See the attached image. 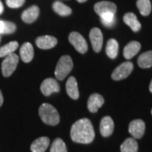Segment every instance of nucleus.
Returning a JSON list of instances; mask_svg holds the SVG:
<instances>
[{
  "label": "nucleus",
  "mask_w": 152,
  "mask_h": 152,
  "mask_svg": "<svg viewBox=\"0 0 152 152\" xmlns=\"http://www.w3.org/2000/svg\"><path fill=\"white\" fill-rule=\"evenodd\" d=\"M94 130L90 119L82 118L72 125L71 137L73 142L80 144H90L94 140Z\"/></svg>",
  "instance_id": "nucleus-1"
},
{
  "label": "nucleus",
  "mask_w": 152,
  "mask_h": 152,
  "mask_svg": "<svg viewBox=\"0 0 152 152\" xmlns=\"http://www.w3.org/2000/svg\"><path fill=\"white\" fill-rule=\"evenodd\" d=\"M39 115L42 121L49 125H56L60 121V116L57 110L51 104H42L39 108Z\"/></svg>",
  "instance_id": "nucleus-2"
},
{
  "label": "nucleus",
  "mask_w": 152,
  "mask_h": 152,
  "mask_svg": "<svg viewBox=\"0 0 152 152\" xmlns=\"http://www.w3.org/2000/svg\"><path fill=\"white\" fill-rule=\"evenodd\" d=\"M73 67V63L71 57L68 55L63 56L58 60L55 69V76L58 80H63L70 72L72 71Z\"/></svg>",
  "instance_id": "nucleus-3"
},
{
  "label": "nucleus",
  "mask_w": 152,
  "mask_h": 152,
  "mask_svg": "<svg viewBox=\"0 0 152 152\" xmlns=\"http://www.w3.org/2000/svg\"><path fill=\"white\" fill-rule=\"evenodd\" d=\"M18 56L14 53L5 57L1 64V71L4 77H9L14 73L18 65Z\"/></svg>",
  "instance_id": "nucleus-4"
},
{
  "label": "nucleus",
  "mask_w": 152,
  "mask_h": 152,
  "mask_svg": "<svg viewBox=\"0 0 152 152\" xmlns=\"http://www.w3.org/2000/svg\"><path fill=\"white\" fill-rule=\"evenodd\" d=\"M133 64L130 61H126L121 64V65L114 70L111 75L112 79L114 80H121L126 78L133 70Z\"/></svg>",
  "instance_id": "nucleus-5"
},
{
  "label": "nucleus",
  "mask_w": 152,
  "mask_h": 152,
  "mask_svg": "<svg viewBox=\"0 0 152 152\" xmlns=\"http://www.w3.org/2000/svg\"><path fill=\"white\" fill-rule=\"evenodd\" d=\"M68 40L77 52L85 54L87 52L88 47L84 37L77 32H72L68 37Z\"/></svg>",
  "instance_id": "nucleus-6"
},
{
  "label": "nucleus",
  "mask_w": 152,
  "mask_h": 152,
  "mask_svg": "<svg viewBox=\"0 0 152 152\" xmlns=\"http://www.w3.org/2000/svg\"><path fill=\"white\" fill-rule=\"evenodd\" d=\"M41 92L45 96H49L54 92H58L60 91V86L56 80L52 77L45 79L42 83L40 86Z\"/></svg>",
  "instance_id": "nucleus-7"
},
{
  "label": "nucleus",
  "mask_w": 152,
  "mask_h": 152,
  "mask_svg": "<svg viewBox=\"0 0 152 152\" xmlns=\"http://www.w3.org/2000/svg\"><path fill=\"white\" fill-rule=\"evenodd\" d=\"M145 132V123L141 119L132 121L129 125V132L134 138L140 139Z\"/></svg>",
  "instance_id": "nucleus-8"
},
{
  "label": "nucleus",
  "mask_w": 152,
  "mask_h": 152,
  "mask_svg": "<svg viewBox=\"0 0 152 152\" xmlns=\"http://www.w3.org/2000/svg\"><path fill=\"white\" fill-rule=\"evenodd\" d=\"M90 39L94 52H99L103 45V35L100 29L93 28L90 30Z\"/></svg>",
  "instance_id": "nucleus-9"
},
{
  "label": "nucleus",
  "mask_w": 152,
  "mask_h": 152,
  "mask_svg": "<svg viewBox=\"0 0 152 152\" xmlns=\"http://www.w3.org/2000/svg\"><path fill=\"white\" fill-rule=\"evenodd\" d=\"M94 11L99 16H102V14L106 13H112L115 14L117 11V7L115 4L111 1H99L94 5Z\"/></svg>",
  "instance_id": "nucleus-10"
},
{
  "label": "nucleus",
  "mask_w": 152,
  "mask_h": 152,
  "mask_svg": "<svg viewBox=\"0 0 152 152\" xmlns=\"http://www.w3.org/2000/svg\"><path fill=\"white\" fill-rule=\"evenodd\" d=\"M104 103V99L102 95L96 94H92L89 98L87 102V108L91 113H96L99 108L102 107Z\"/></svg>",
  "instance_id": "nucleus-11"
},
{
  "label": "nucleus",
  "mask_w": 152,
  "mask_h": 152,
  "mask_svg": "<svg viewBox=\"0 0 152 152\" xmlns=\"http://www.w3.org/2000/svg\"><path fill=\"white\" fill-rule=\"evenodd\" d=\"M36 45L42 49H49L54 47L57 44V39L53 36H41L36 39Z\"/></svg>",
  "instance_id": "nucleus-12"
},
{
  "label": "nucleus",
  "mask_w": 152,
  "mask_h": 152,
  "mask_svg": "<svg viewBox=\"0 0 152 152\" xmlns=\"http://www.w3.org/2000/svg\"><path fill=\"white\" fill-rule=\"evenodd\" d=\"M114 130V123L110 116H104L100 123V132L105 137L111 135Z\"/></svg>",
  "instance_id": "nucleus-13"
},
{
  "label": "nucleus",
  "mask_w": 152,
  "mask_h": 152,
  "mask_svg": "<svg viewBox=\"0 0 152 152\" xmlns=\"http://www.w3.org/2000/svg\"><path fill=\"white\" fill-rule=\"evenodd\" d=\"M39 14V9L37 6L34 5L25 10L23 12L21 18L26 23H32L36 20Z\"/></svg>",
  "instance_id": "nucleus-14"
},
{
  "label": "nucleus",
  "mask_w": 152,
  "mask_h": 152,
  "mask_svg": "<svg viewBox=\"0 0 152 152\" xmlns=\"http://www.w3.org/2000/svg\"><path fill=\"white\" fill-rule=\"evenodd\" d=\"M66 92L68 96L73 99H77L79 98V90L77 87V80L73 76H71L66 82Z\"/></svg>",
  "instance_id": "nucleus-15"
},
{
  "label": "nucleus",
  "mask_w": 152,
  "mask_h": 152,
  "mask_svg": "<svg viewBox=\"0 0 152 152\" xmlns=\"http://www.w3.org/2000/svg\"><path fill=\"white\" fill-rule=\"evenodd\" d=\"M50 140L47 137H41L35 140L31 146L30 149L32 152H45L49 145Z\"/></svg>",
  "instance_id": "nucleus-16"
},
{
  "label": "nucleus",
  "mask_w": 152,
  "mask_h": 152,
  "mask_svg": "<svg viewBox=\"0 0 152 152\" xmlns=\"http://www.w3.org/2000/svg\"><path fill=\"white\" fill-rule=\"evenodd\" d=\"M141 49V45L137 41H132L125 46L123 50V55L126 59H131Z\"/></svg>",
  "instance_id": "nucleus-17"
},
{
  "label": "nucleus",
  "mask_w": 152,
  "mask_h": 152,
  "mask_svg": "<svg viewBox=\"0 0 152 152\" xmlns=\"http://www.w3.org/2000/svg\"><path fill=\"white\" fill-rule=\"evenodd\" d=\"M20 55L22 61L25 63H29L33 60L34 49L33 45L29 42H26L22 45L20 49Z\"/></svg>",
  "instance_id": "nucleus-18"
},
{
  "label": "nucleus",
  "mask_w": 152,
  "mask_h": 152,
  "mask_svg": "<svg viewBox=\"0 0 152 152\" xmlns=\"http://www.w3.org/2000/svg\"><path fill=\"white\" fill-rule=\"evenodd\" d=\"M123 20H124L125 23L128 25L129 27L132 30V31L138 32L141 29V24L137 20L136 15L133 13H127L126 14H125L124 17H123Z\"/></svg>",
  "instance_id": "nucleus-19"
},
{
  "label": "nucleus",
  "mask_w": 152,
  "mask_h": 152,
  "mask_svg": "<svg viewBox=\"0 0 152 152\" xmlns=\"http://www.w3.org/2000/svg\"><path fill=\"white\" fill-rule=\"evenodd\" d=\"M106 52L110 58H116L118 54V43L115 39H110L107 42L106 47Z\"/></svg>",
  "instance_id": "nucleus-20"
},
{
  "label": "nucleus",
  "mask_w": 152,
  "mask_h": 152,
  "mask_svg": "<svg viewBox=\"0 0 152 152\" xmlns=\"http://www.w3.org/2000/svg\"><path fill=\"white\" fill-rule=\"evenodd\" d=\"M138 65L142 68L152 67V51H148L139 56Z\"/></svg>",
  "instance_id": "nucleus-21"
},
{
  "label": "nucleus",
  "mask_w": 152,
  "mask_h": 152,
  "mask_svg": "<svg viewBox=\"0 0 152 152\" xmlns=\"http://www.w3.org/2000/svg\"><path fill=\"white\" fill-rule=\"evenodd\" d=\"M121 152H137V142L133 138L126 139L121 144Z\"/></svg>",
  "instance_id": "nucleus-22"
},
{
  "label": "nucleus",
  "mask_w": 152,
  "mask_h": 152,
  "mask_svg": "<svg viewBox=\"0 0 152 152\" xmlns=\"http://www.w3.org/2000/svg\"><path fill=\"white\" fill-rule=\"evenodd\" d=\"M52 7L55 12L61 16H69L72 13V9L61 1H55L53 4Z\"/></svg>",
  "instance_id": "nucleus-23"
},
{
  "label": "nucleus",
  "mask_w": 152,
  "mask_h": 152,
  "mask_svg": "<svg viewBox=\"0 0 152 152\" xmlns=\"http://www.w3.org/2000/svg\"><path fill=\"white\" fill-rule=\"evenodd\" d=\"M18 43L16 41L10 42L7 45L0 47V58L13 54L18 49Z\"/></svg>",
  "instance_id": "nucleus-24"
},
{
  "label": "nucleus",
  "mask_w": 152,
  "mask_h": 152,
  "mask_svg": "<svg viewBox=\"0 0 152 152\" xmlns=\"http://www.w3.org/2000/svg\"><path fill=\"white\" fill-rule=\"evenodd\" d=\"M137 7L142 16H147L151 11V5L149 0H137Z\"/></svg>",
  "instance_id": "nucleus-25"
},
{
  "label": "nucleus",
  "mask_w": 152,
  "mask_h": 152,
  "mask_svg": "<svg viewBox=\"0 0 152 152\" xmlns=\"http://www.w3.org/2000/svg\"><path fill=\"white\" fill-rule=\"evenodd\" d=\"M16 30V26L14 23L0 20V35L14 33Z\"/></svg>",
  "instance_id": "nucleus-26"
},
{
  "label": "nucleus",
  "mask_w": 152,
  "mask_h": 152,
  "mask_svg": "<svg viewBox=\"0 0 152 152\" xmlns=\"http://www.w3.org/2000/svg\"><path fill=\"white\" fill-rule=\"evenodd\" d=\"M50 152H68L65 142L61 139L56 138L52 142Z\"/></svg>",
  "instance_id": "nucleus-27"
},
{
  "label": "nucleus",
  "mask_w": 152,
  "mask_h": 152,
  "mask_svg": "<svg viewBox=\"0 0 152 152\" xmlns=\"http://www.w3.org/2000/svg\"><path fill=\"white\" fill-rule=\"evenodd\" d=\"M101 21L104 26L107 28H111L113 26L115 22V14L112 13H106L100 16Z\"/></svg>",
  "instance_id": "nucleus-28"
},
{
  "label": "nucleus",
  "mask_w": 152,
  "mask_h": 152,
  "mask_svg": "<svg viewBox=\"0 0 152 152\" xmlns=\"http://www.w3.org/2000/svg\"><path fill=\"white\" fill-rule=\"evenodd\" d=\"M26 0H7L6 2L9 7L12 9H16L22 7L24 4Z\"/></svg>",
  "instance_id": "nucleus-29"
},
{
  "label": "nucleus",
  "mask_w": 152,
  "mask_h": 152,
  "mask_svg": "<svg viewBox=\"0 0 152 152\" xmlns=\"http://www.w3.org/2000/svg\"><path fill=\"white\" fill-rule=\"evenodd\" d=\"M3 102H4L3 95H2V93H1V90H0V106L2 105Z\"/></svg>",
  "instance_id": "nucleus-30"
},
{
  "label": "nucleus",
  "mask_w": 152,
  "mask_h": 152,
  "mask_svg": "<svg viewBox=\"0 0 152 152\" xmlns=\"http://www.w3.org/2000/svg\"><path fill=\"white\" fill-rule=\"evenodd\" d=\"M3 11H4V6H3L2 2L0 1V15L2 14Z\"/></svg>",
  "instance_id": "nucleus-31"
},
{
  "label": "nucleus",
  "mask_w": 152,
  "mask_h": 152,
  "mask_svg": "<svg viewBox=\"0 0 152 152\" xmlns=\"http://www.w3.org/2000/svg\"><path fill=\"white\" fill-rule=\"evenodd\" d=\"M149 90H150V92L152 93V80L151 81V83H150V85H149Z\"/></svg>",
  "instance_id": "nucleus-32"
},
{
  "label": "nucleus",
  "mask_w": 152,
  "mask_h": 152,
  "mask_svg": "<svg viewBox=\"0 0 152 152\" xmlns=\"http://www.w3.org/2000/svg\"><path fill=\"white\" fill-rule=\"evenodd\" d=\"M78 2H80V3H83V2H85V1H86L87 0H77Z\"/></svg>",
  "instance_id": "nucleus-33"
},
{
  "label": "nucleus",
  "mask_w": 152,
  "mask_h": 152,
  "mask_svg": "<svg viewBox=\"0 0 152 152\" xmlns=\"http://www.w3.org/2000/svg\"><path fill=\"white\" fill-rule=\"evenodd\" d=\"M0 42H1V36H0Z\"/></svg>",
  "instance_id": "nucleus-34"
},
{
  "label": "nucleus",
  "mask_w": 152,
  "mask_h": 152,
  "mask_svg": "<svg viewBox=\"0 0 152 152\" xmlns=\"http://www.w3.org/2000/svg\"><path fill=\"white\" fill-rule=\"evenodd\" d=\"M151 114H152V109H151Z\"/></svg>",
  "instance_id": "nucleus-35"
}]
</instances>
